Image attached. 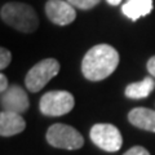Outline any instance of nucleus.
Wrapping results in <instances>:
<instances>
[{
    "label": "nucleus",
    "mask_w": 155,
    "mask_h": 155,
    "mask_svg": "<svg viewBox=\"0 0 155 155\" xmlns=\"http://www.w3.org/2000/svg\"><path fill=\"white\" fill-rule=\"evenodd\" d=\"M9 88V85H8V79H7V76L2 74L0 75V92H5L7 89Z\"/></svg>",
    "instance_id": "f3484780"
},
{
    "label": "nucleus",
    "mask_w": 155,
    "mask_h": 155,
    "mask_svg": "<svg viewBox=\"0 0 155 155\" xmlns=\"http://www.w3.org/2000/svg\"><path fill=\"white\" fill-rule=\"evenodd\" d=\"M75 100L67 91H51L40 98L39 110L45 116H62L74 109Z\"/></svg>",
    "instance_id": "39448f33"
},
{
    "label": "nucleus",
    "mask_w": 155,
    "mask_h": 155,
    "mask_svg": "<svg viewBox=\"0 0 155 155\" xmlns=\"http://www.w3.org/2000/svg\"><path fill=\"white\" fill-rule=\"evenodd\" d=\"M11 61H12L11 52L5 49V48H2V49H0V69L2 70L7 69L9 64H11Z\"/></svg>",
    "instance_id": "4468645a"
},
{
    "label": "nucleus",
    "mask_w": 155,
    "mask_h": 155,
    "mask_svg": "<svg viewBox=\"0 0 155 155\" xmlns=\"http://www.w3.org/2000/svg\"><path fill=\"white\" fill-rule=\"evenodd\" d=\"M74 8L81 9V11H88L94 8L97 4H100L101 0H67Z\"/></svg>",
    "instance_id": "ddd939ff"
},
{
    "label": "nucleus",
    "mask_w": 155,
    "mask_h": 155,
    "mask_svg": "<svg viewBox=\"0 0 155 155\" xmlns=\"http://www.w3.org/2000/svg\"><path fill=\"white\" fill-rule=\"evenodd\" d=\"M106 2H107L110 5H119L122 0H106Z\"/></svg>",
    "instance_id": "a211bd4d"
},
{
    "label": "nucleus",
    "mask_w": 155,
    "mask_h": 155,
    "mask_svg": "<svg viewBox=\"0 0 155 155\" xmlns=\"http://www.w3.org/2000/svg\"><path fill=\"white\" fill-rule=\"evenodd\" d=\"M45 14L53 23L66 26L75 21V8L65 0H48L45 4Z\"/></svg>",
    "instance_id": "0eeeda50"
},
{
    "label": "nucleus",
    "mask_w": 155,
    "mask_h": 155,
    "mask_svg": "<svg viewBox=\"0 0 155 155\" xmlns=\"http://www.w3.org/2000/svg\"><path fill=\"white\" fill-rule=\"evenodd\" d=\"M129 123L140 129L155 133V111L146 107H134L128 114Z\"/></svg>",
    "instance_id": "9d476101"
},
{
    "label": "nucleus",
    "mask_w": 155,
    "mask_h": 155,
    "mask_svg": "<svg viewBox=\"0 0 155 155\" xmlns=\"http://www.w3.org/2000/svg\"><path fill=\"white\" fill-rule=\"evenodd\" d=\"M60 72V62L54 58H45L32 66L26 74L25 84L30 92L41 91L48 84V81L53 79Z\"/></svg>",
    "instance_id": "20e7f679"
},
{
    "label": "nucleus",
    "mask_w": 155,
    "mask_h": 155,
    "mask_svg": "<svg viewBox=\"0 0 155 155\" xmlns=\"http://www.w3.org/2000/svg\"><path fill=\"white\" fill-rule=\"evenodd\" d=\"M0 16L4 23L21 32H32L39 26L38 14L31 5L25 3L12 2L2 7Z\"/></svg>",
    "instance_id": "f03ea898"
},
{
    "label": "nucleus",
    "mask_w": 155,
    "mask_h": 155,
    "mask_svg": "<svg viewBox=\"0 0 155 155\" xmlns=\"http://www.w3.org/2000/svg\"><path fill=\"white\" fill-rule=\"evenodd\" d=\"M28 97L22 87L14 84L2 93V107L4 111L22 114L28 110Z\"/></svg>",
    "instance_id": "6e6552de"
},
{
    "label": "nucleus",
    "mask_w": 155,
    "mask_h": 155,
    "mask_svg": "<svg viewBox=\"0 0 155 155\" xmlns=\"http://www.w3.org/2000/svg\"><path fill=\"white\" fill-rule=\"evenodd\" d=\"M153 11V0H127L122 5V12L132 21H137L140 17H145Z\"/></svg>",
    "instance_id": "9b49d317"
},
{
    "label": "nucleus",
    "mask_w": 155,
    "mask_h": 155,
    "mask_svg": "<svg viewBox=\"0 0 155 155\" xmlns=\"http://www.w3.org/2000/svg\"><path fill=\"white\" fill-rule=\"evenodd\" d=\"M119 65V53L109 44H97L85 53L81 72L85 79L100 81L110 76Z\"/></svg>",
    "instance_id": "f257e3e1"
},
{
    "label": "nucleus",
    "mask_w": 155,
    "mask_h": 155,
    "mask_svg": "<svg viewBox=\"0 0 155 155\" xmlns=\"http://www.w3.org/2000/svg\"><path fill=\"white\" fill-rule=\"evenodd\" d=\"M89 137L96 146L109 153H115L122 147L123 138L120 130L113 124L98 123L91 128Z\"/></svg>",
    "instance_id": "423d86ee"
},
{
    "label": "nucleus",
    "mask_w": 155,
    "mask_h": 155,
    "mask_svg": "<svg viewBox=\"0 0 155 155\" xmlns=\"http://www.w3.org/2000/svg\"><path fill=\"white\" fill-rule=\"evenodd\" d=\"M26 128L25 119L18 113L12 111H2L0 114V134L2 137H11V136L21 133Z\"/></svg>",
    "instance_id": "1a4fd4ad"
},
{
    "label": "nucleus",
    "mask_w": 155,
    "mask_h": 155,
    "mask_svg": "<svg viewBox=\"0 0 155 155\" xmlns=\"http://www.w3.org/2000/svg\"><path fill=\"white\" fill-rule=\"evenodd\" d=\"M147 71L150 72V75L155 78V56H153L147 61Z\"/></svg>",
    "instance_id": "dca6fc26"
},
{
    "label": "nucleus",
    "mask_w": 155,
    "mask_h": 155,
    "mask_svg": "<svg viewBox=\"0 0 155 155\" xmlns=\"http://www.w3.org/2000/svg\"><path fill=\"white\" fill-rule=\"evenodd\" d=\"M123 155H150V153L142 146H133L128 151H125Z\"/></svg>",
    "instance_id": "2eb2a0df"
},
{
    "label": "nucleus",
    "mask_w": 155,
    "mask_h": 155,
    "mask_svg": "<svg viewBox=\"0 0 155 155\" xmlns=\"http://www.w3.org/2000/svg\"><path fill=\"white\" fill-rule=\"evenodd\" d=\"M155 88V80L151 76H146L143 80L132 83L127 85L125 88V96L132 100H140V98H146Z\"/></svg>",
    "instance_id": "f8f14e48"
},
{
    "label": "nucleus",
    "mask_w": 155,
    "mask_h": 155,
    "mask_svg": "<svg viewBox=\"0 0 155 155\" xmlns=\"http://www.w3.org/2000/svg\"><path fill=\"white\" fill-rule=\"evenodd\" d=\"M47 142L53 147L65 150H78L83 147L84 138L80 132L64 123H56L51 125L45 134Z\"/></svg>",
    "instance_id": "7ed1b4c3"
}]
</instances>
